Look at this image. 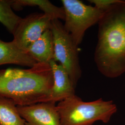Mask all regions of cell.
<instances>
[{
    "label": "cell",
    "mask_w": 125,
    "mask_h": 125,
    "mask_svg": "<svg viewBox=\"0 0 125 125\" xmlns=\"http://www.w3.org/2000/svg\"><path fill=\"white\" fill-rule=\"evenodd\" d=\"M22 18L13 12L10 0H0V22L12 34Z\"/></svg>",
    "instance_id": "cell-13"
},
{
    "label": "cell",
    "mask_w": 125,
    "mask_h": 125,
    "mask_svg": "<svg viewBox=\"0 0 125 125\" xmlns=\"http://www.w3.org/2000/svg\"><path fill=\"white\" fill-rule=\"evenodd\" d=\"M65 13V29L77 46L82 43L85 31L102 17L104 11L95 6L87 5L79 0H62Z\"/></svg>",
    "instance_id": "cell-5"
},
{
    "label": "cell",
    "mask_w": 125,
    "mask_h": 125,
    "mask_svg": "<svg viewBox=\"0 0 125 125\" xmlns=\"http://www.w3.org/2000/svg\"><path fill=\"white\" fill-rule=\"evenodd\" d=\"M50 29L53 40L54 60L59 62L66 71L76 87L82 76L78 46L59 20H52Z\"/></svg>",
    "instance_id": "cell-4"
},
{
    "label": "cell",
    "mask_w": 125,
    "mask_h": 125,
    "mask_svg": "<svg viewBox=\"0 0 125 125\" xmlns=\"http://www.w3.org/2000/svg\"><path fill=\"white\" fill-rule=\"evenodd\" d=\"M52 20L44 13L30 14L22 18L13 33V41L20 49L27 52L30 46L46 30L50 29Z\"/></svg>",
    "instance_id": "cell-6"
},
{
    "label": "cell",
    "mask_w": 125,
    "mask_h": 125,
    "mask_svg": "<svg viewBox=\"0 0 125 125\" xmlns=\"http://www.w3.org/2000/svg\"><path fill=\"white\" fill-rule=\"evenodd\" d=\"M57 107L62 125H92L98 121L107 123L117 111L112 101L100 98L86 102L76 94L59 102Z\"/></svg>",
    "instance_id": "cell-3"
},
{
    "label": "cell",
    "mask_w": 125,
    "mask_h": 125,
    "mask_svg": "<svg viewBox=\"0 0 125 125\" xmlns=\"http://www.w3.org/2000/svg\"><path fill=\"white\" fill-rule=\"evenodd\" d=\"M53 76V84L49 101L56 103L75 94V87L66 71L54 60L49 63Z\"/></svg>",
    "instance_id": "cell-8"
},
{
    "label": "cell",
    "mask_w": 125,
    "mask_h": 125,
    "mask_svg": "<svg viewBox=\"0 0 125 125\" xmlns=\"http://www.w3.org/2000/svg\"><path fill=\"white\" fill-rule=\"evenodd\" d=\"M27 52L37 63H49L54 60L53 40L51 29L46 30L30 46Z\"/></svg>",
    "instance_id": "cell-10"
},
{
    "label": "cell",
    "mask_w": 125,
    "mask_h": 125,
    "mask_svg": "<svg viewBox=\"0 0 125 125\" xmlns=\"http://www.w3.org/2000/svg\"><path fill=\"white\" fill-rule=\"evenodd\" d=\"M53 84L49 63H37L28 69L0 70V97L11 100L17 106L48 102Z\"/></svg>",
    "instance_id": "cell-2"
},
{
    "label": "cell",
    "mask_w": 125,
    "mask_h": 125,
    "mask_svg": "<svg viewBox=\"0 0 125 125\" xmlns=\"http://www.w3.org/2000/svg\"><path fill=\"white\" fill-rule=\"evenodd\" d=\"M36 63L29 54L20 49L13 40L5 42L0 39V66L13 64L31 68Z\"/></svg>",
    "instance_id": "cell-9"
},
{
    "label": "cell",
    "mask_w": 125,
    "mask_h": 125,
    "mask_svg": "<svg viewBox=\"0 0 125 125\" xmlns=\"http://www.w3.org/2000/svg\"><path fill=\"white\" fill-rule=\"evenodd\" d=\"M13 9L20 10L25 7L37 6L44 13L52 20H64L65 13L62 7H58L47 0H10Z\"/></svg>",
    "instance_id": "cell-11"
},
{
    "label": "cell",
    "mask_w": 125,
    "mask_h": 125,
    "mask_svg": "<svg viewBox=\"0 0 125 125\" xmlns=\"http://www.w3.org/2000/svg\"><path fill=\"white\" fill-rule=\"evenodd\" d=\"M0 125H27L18 106L9 99L0 97Z\"/></svg>",
    "instance_id": "cell-12"
},
{
    "label": "cell",
    "mask_w": 125,
    "mask_h": 125,
    "mask_svg": "<svg viewBox=\"0 0 125 125\" xmlns=\"http://www.w3.org/2000/svg\"><path fill=\"white\" fill-rule=\"evenodd\" d=\"M18 109L27 125H62L55 103L18 106Z\"/></svg>",
    "instance_id": "cell-7"
},
{
    "label": "cell",
    "mask_w": 125,
    "mask_h": 125,
    "mask_svg": "<svg viewBox=\"0 0 125 125\" xmlns=\"http://www.w3.org/2000/svg\"><path fill=\"white\" fill-rule=\"evenodd\" d=\"M98 23L94 62L104 76L118 77L125 73V0L106 9Z\"/></svg>",
    "instance_id": "cell-1"
},
{
    "label": "cell",
    "mask_w": 125,
    "mask_h": 125,
    "mask_svg": "<svg viewBox=\"0 0 125 125\" xmlns=\"http://www.w3.org/2000/svg\"><path fill=\"white\" fill-rule=\"evenodd\" d=\"M89 1L99 9L104 11L112 5L120 2L122 0H89Z\"/></svg>",
    "instance_id": "cell-14"
}]
</instances>
